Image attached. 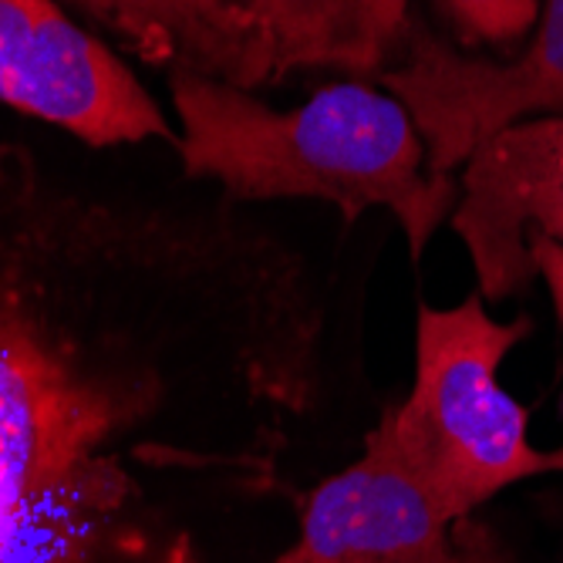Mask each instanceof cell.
<instances>
[{
  "mask_svg": "<svg viewBox=\"0 0 563 563\" xmlns=\"http://www.w3.org/2000/svg\"><path fill=\"white\" fill-rule=\"evenodd\" d=\"M0 106L91 148L145 139L176 145L156 98L58 0H0Z\"/></svg>",
  "mask_w": 563,
  "mask_h": 563,
  "instance_id": "4",
  "label": "cell"
},
{
  "mask_svg": "<svg viewBox=\"0 0 563 563\" xmlns=\"http://www.w3.org/2000/svg\"><path fill=\"white\" fill-rule=\"evenodd\" d=\"M284 300L233 220L68 189L0 139V563H106L169 354Z\"/></svg>",
  "mask_w": 563,
  "mask_h": 563,
  "instance_id": "1",
  "label": "cell"
},
{
  "mask_svg": "<svg viewBox=\"0 0 563 563\" xmlns=\"http://www.w3.org/2000/svg\"><path fill=\"white\" fill-rule=\"evenodd\" d=\"M442 14L473 44L514 47L540 21V0H435Z\"/></svg>",
  "mask_w": 563,
  "mask_h": 563,
  "instance_id": "10",
  "label": "cell"
},
{
  "mask_svg": "<svg viewBox=\"0 0 563 563\" xmlns=\"http://www.w3.org/2000/svg\"><path fill=\"white\" fill-rule=\"evenodd\" d=\"M449 220L483 300L523 294L537 277L527 240L563 243V115L527 119L486 139L463 166Z\"/></svg>",
  "mask_w": 563,
  "mask_h": 563,
  "instance_id": "6",
  "label": "cell"
},
{
  "mask_svg": "<svg viewBox=\"0 0 563 563\" xmlns=\"http://www.w3.org/2000/svg\"><path fill=\"white\" fill-rule=\"evenodd\" d=\"M261 21L274 81L303 68L378 71L408 37V0H240Z\"/></svg>",
  "mask_w": 563,
  "mask_h": 563,
  "instance_id": "9",
  "label": "cell"
},
{
  "mask_svg": "<svg viewBox=\"0 0 563 563\" xmlns=\"http://www.w3.org/2000/svg\"><path fill=\"white\" fill-rule=\"evenodd\" d=\"M530 334V318L496 321L479 294L455 307H422L416 385L388 426L408 470L449 523L533 476L563 473V445L527 439L530 412L503 391V357Z\"/></svg>",
  "mask_w": 563,
  "mask_h": 563,
  "instance_id": "3",
  "label": "cell"
},
{
  "mask_svg": "<svg viewBox=\"0 0 563 563\" xmlns=\"http://www.w3.org/2000/svg\"><path fill=\"white\" fill-rule=\"evenodd\" d=\"M176 152L189 179H213L227 202L321 199L344 223L388 210L419 261L459 183L429 173L426 142L408 109L382 88L341 81L280 112L253 91L173 71Z\"/></svg>",
  "mask_w": 563,
  "mask_h": 563,
  "instance_id": "2",
  "label": "cell"
},
{
  "mask_svg": "<svg viewBox=\"0 0 563 563\" xmlns=\"http://www.w3.org/2000/svg\"><path fill=\"white\" fill-rule=\"evenodd\" d=\"M156 68L217 78L236 88L274 81L261 21L240 0H71Z\"/></svg>",
  "mask_w": 563,
  "mask_h": 563,
  "instance_id": "8",
  "label": "cell"
},
{
  "mask_svg": "<svg viewBox=\"0 0 563 563\" xmlns=\"http://www.w3.org/2000/svg\"><path fill=\"white\" fill-rule=\"evenodd\" d=\"M527 246H530L533 267L543 277V284H547V290L553 297L556 314L563 321V243H556L550 236H530Z\"/></svg>",
  "mask_w": 563,
  "mask_h": 563,
  "instance_id": "12",
  "label": "cell"
},
{
  "mask_svg": "<svg viewBox=\"0 0 563 563\" xmlns=\"http://www.w3.org/2000/svg\"><path fill=\"white\" fill-rule=\"evenodd\" d=\"M452 543L459 550V563H520L486 523L473 517L452 523Z\"/></svg>",
  "mask_w": 563,
  "mask_h": 563,
  "instance_id": "11",
  "label": "cell"
},
{
  "mask_svg": "<svg viewBox=\"0 0 563 563\" xmlns=\"http://www.w3.org/2000/svg\"><path fill=\"white\" fill-rule=\"evenodd\" d=\"M405 41V65L385 71L382 88L412 115L439 179H452L496 132L563 112V0H547L537 37L509 62L459 55L419 24Z\"/></svg>",
  "mask_w": 563,
  "mask_h": 563,
  "instance_id": "5",
  "label": "cell"
},
{
  "mask_svg": "<svg viewBox=\"0 0 563 563\" xmlns=\"http://www.w3.org/2000/svg\"><path fill=\"white\" fill-rule=\"evenodd\" d=\"M271 563H459L452 523L401 459L388 416L357 463L311 489L297 540Z\"/></svg>",
  "mask_w": 563,
  "mask_h": 563,
  "instance_id": "7",
  "label": "cell"
}]
</instances>
